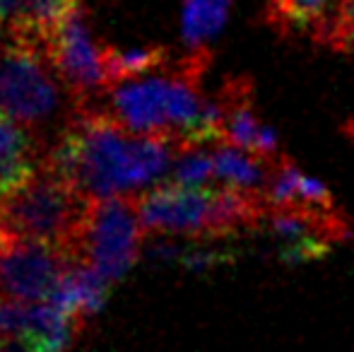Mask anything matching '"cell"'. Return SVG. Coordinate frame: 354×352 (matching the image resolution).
Returning <instances> with one entry per match:
<instances>
[{
	"label": "cell",
	"instance_id": "6da1fadb",
	"mask_svg": "<svg viewBox=\"0 0 354 352\" xmlns=\"http://www.w3.org/2000/svg\"><path fill=\"white\" fill-rule=\"evenodd\" d=\"M178 142L136 136L111 111L80 109L46 152L41 169L84 198L123 196L174 167Z\"/></svg>",
	"mask_w": 354,
	"mask_h": 352
},
{
	"label": "cell",
	"instance_id": "7a4b0ae2",
	"mask_svg": "<svg viewBox=\"0 0 354 352\" xmlns=\"http://www.w3.org/2000/svg\"><path fill=\"white\" fill-rule=\"evenodd\" d=\"M87 201L41 169L22 191L0 198V237L61 246L75 259V237Z\"/></svg>",
	"mask_w": 354,
	"mask_h": 352
},
{
	"label": "cell",
	"instance_id": "3957f363",
	"mask_svg": "<svg viewBox=\"0 0 354 352\" xmlns=\"http://www.w3.org/2000/svg\"><path fill=\"white\" fill-rule=\"evenodd\" d=\"M145 227L136 201L126 196L89 198L75 237V261L116 282L138 261Z\"/></svg>",
	"mask_w": 354,
	"mask_h": 352
},
{
	"label": "cell",
	"instance_id": "277c9868",
	"mask_svg": "<svg viewBox=\"0 0 354 352\" xmlns=\"http://www.w3.org/2000/svg\"><path fill=\"white\" fill-rule=\"evenodd\" d=\"M51 71L41 46L8 39L0 46V113L27 128L46 123L61 104V80Z\"/></svg>",
	"mask_w": 354,
	"mask_h": 352
},
{
	"label": "cell",
	"instance_id": "5b68a950",
	"mask_svg": "<svg viewBox=\"0 0 354 352\" xmlns=\"http://www.w3.org/2000/svg\"><path fill=\"white\" fill-rule=\"evenodd\" d=\"M73 263L77 261L61 246L0 237V299L51 302Z\"/></svg>",
	"mask_w": 354,
	"mask_h": 352
},
{
	"label": "cell",
	"instance_id": "8992f818",
	"mask_svg": "<svg viewBox=\"0 0 354 352\" xmlns=\"http://www.w3.org/2000/svg\"><path fill=\"white\" fill-rule=\"evenodd\" d=\"M46 56L75 102V111L89 109L92 99L106 87L102 68V46H97L89 32L84 15L75 8L61 24L53 39L46 44Z\"/></svg>",
	"mask_w": 354,
	"mask_h": 352
},
{
	"label": "cell",
	"instance_id": "52a82bcc",
	"mask_svg": "<svg viewBox=\"0 0 354 352\" xmlns=\"http://www.w3.org/2000/svg\"><path fill=\"white\" fill-rule=\"evenodd\" d=\"M145 232L214 239V188L159 183L136 198Z\"/></svg>",
	"mask_w": 354,
	"mask_h": 352
},
{
	"label": "cell",
	"instance_id": "ba28073f",
	"mask_svg": "<svg viewBox=\"0 0 354 352\" xmlns=\"http://www.w3.org/2000/svg\"><path fill=\"white\" fill-rule=\"evenodd\" d=\"M282 263L299 266L321 261L340 241L350 239L352 227L345 212L272 210L266 222Z\"/></svg>",
	"mask_w": 354,
	"mask_h": 352
},
{
	"label": "cell",
	"instance_id": "9c48e42d",
	"mask_svg": "<svg viewBox=\"0 0 354 352\" xmlns=\"http://www.w3.org/2000/svg\"><path fill=\"white\" fill-rule=\"evenodd\" d=\"M109 111L136 136L169 138L176 142L169 123V75L136 77L111 87Z\"/></svg>",
	"mask_w": 354,
	"mask_h": 352
},
{
	"label": "cell",
	"instance_id": "30bf717a",
	"mask_svg": "<svg viewBox=\"0 0 354 352\" xmlns=\"http://www.w3.org/2000/svg\"><path fill=\"white\" fill-rule=\"evenodd\" d=\"M10 41L34 44L46 51V44L61 29L77 0H0Z\"/></svg>",
	"mask_w": 354,
	"mask_h": 352
},
{
	"label": "cell",
	"instance_id": "8fae6325",
	"mask_svg": "<svg viewBox=\"0 0 354 352\" xmlns=\"http://www.w3.org/2000/svg\"><path fill=\"white\" fill-rule=\"evenodd\" d=\"M222 106V140L227 145L241 147L256 155L261 133L266 123H261L253 102V82L248 75H234L222 85L217 94Z\"/></svg>",
	"mask_w": 354,
	"mask_h": 352
},
{
	"label": "cell",
	"instance_id": "7c38bea8",
	"mask_svg": "<svg viewBox=\"0 0 354 352\" xmlns=\"http://www.w3.org/2000/svg\"><path fill=\"white\" fill-rule=\"evenodd\" d=\"M342 0H266V19L284 37H308L326 44Z\"/></svg>",
	"mask_w": 354,
	"mask_h": 352
},
{
	"label": "cell",
	"instance_id": "4fadbf2b",
	"mask_svg": "<svg viewBox=\"0 0 354 352\" xmlns=\"http://www.w3.org/2000/svg\"><path fill=\"white\" fill-rule=\"evenodd\" d=\"M41 172L37 142L27 126L0 113V198L22 191Z\"/></svg>",
	"mask_w": 354,
	"mask_h": 352
},
{
	"label": "cell",
	"instance_id": "5bb4252c",
	"mask_svg": "<svg viewBox=\"0 0 354 352\" xmlns=\"http://www.w3.org/2000/svg\"><path fill=\"white\" fill-rule=\"evenodd\" d=\"M106 295L109 282L94 268L84 263H73L71 270L63 275L51 304L58 306L63 314H68L82 326L87 316L97 314L102 309L104 302H106Z\"/></svg>",
	"mask_w": 354,
	"mask_h": 352
},
{
	"label": "cell",
	"instance_id": "9a60e30c",
	"mask_svg": "<svg viewBox=\"0 0 354 352\" xmlns=\"http://www.w3.org/2000/svg\"><path fill=\"white\" fill-rule=\"evenodd\" d=\"M214 160V181L222 188L241 193H261L266 191L268 178H270L272 162L261 160L258 155L241 147H234L222 142L212 150Z\"/></svg>",
	"mask_w": 354,
	"mask_h": 352
},
{
	"label": "cell",
	"instance_id": "2e32d148",
	"mask_svg": "<svg viewBox=\"0 0 354 352\" xmlns=\"http://www.w3.org/2000/svg\"><path fill=\"white\" fill-rule=\"evenodd\" d=\"M77 328V321L63 314L51 302L48 304L37 302V304L27 306V324L22 331V340L29 352H63L71 345Z\"/></svg>",
	"mask_w": 354,
	"mask_h": 352
},
{
	"label": "cell",
	"instance_id": "e0dca14e",
	"mask_svg": "<svg viewBox=\"0 0 354 352\" xmlns=\"http://www.w3.org/2000/svg\"><path fill=\"white\" fill-rule=\"evenodd\" d=\"M232 10V0H186L181 15V39L186 51H210Z\"/></svg>",
	"mask_w": 354,
	"mask_h": 352
},
{
	"label": "cell",
	"instance_id": "ac0fdd59",
	"mask_svg": "<svg viewBox=\"0 0 354 352\" xmlns=\"http://www.w3.org/2000/svg\"><path fill=\"white\" fill-rule=\"evenodd\" d=\"M169 63L167 46H142V48H116L102 46V68L106 87L145 77Z\"/></svg>",
	"mask_w": 354,
	"mask_h": 352
},
{
	"label": "cell",
	"instance_id": "d6986e66",
	"mask_svg": "<svg viewBox=\"0 0 354 352\" xmlns=\"http://www.w3.org/2000/svg\"><path fill=\"white\" fill-rule=\"evenodd\" d=\"M207 145H188L178 147L176 160L171 167V183L186 188H212L214 181V160Z\"/></svg>",
	"mask_w": 354,
	"mask_h": 352
},
{
	"label": "cell",
	"instance_id": "ffe728a7",
	"mask_svg": "<svg viewBox=\"0 0 354 352\" xmlns=\"http://www.w3.org/2000/svg\"><path fill=\"white\" fill-rule=\"evenodd\" d=\"M326 48L337 53H352L354 51V0H342L340 10L335 15L330 32L326 37Z\"/></svg>",
	"mask_w": 354,
	"mask_h": 352
},
{
	"label": "cell",
	"instance_id": "44dd1931",
	"mask_svg": "<svg viewBox=\"0 0 354 352\" xmlns=\"http://www.w3.org/2000/svg\"><path fill=\"white\" fill-rule=\"evenodd\" d=\"M178 261H181L183 268H188V270H210L214 266H222V263H229L232 261V256L227 254V251H219V249H205V246H188V249L181 251V256H178Z\"/></svg>",
	"mask_w": 354,
	"mask_h": 352
},
{
	"label": "cell",
	"instance_id": "7402d4cb",
	"mask_svg": "<svg viewBox=\"0 0 354 352\" xmlns=\"http://www.w3.org/2000/svg\"><path fill=\"white\" fill-rule=\"evenodd\" d=\"M0 352H29L22 338H0Z\"/></svg>",
	"mask_w": 354,
	"mask_h": 352
},
{
	"label": "cell",
	"instance_id": "603a6c76",
	"mask_svg": "<svg viewBox=\"0 0 354 352\" xmlns=\"http://www.w3.org/2000/svg\"><path fill=\"white\" fill-rule=\"evenodd\" d=\"M342 133H345L347 138H352V140H354V118H352V121H347L345 126H342Z\"/></svg>",
	"mask_w": 354,
	"mask_h": 352
},
{
	"label": "cell",
	"instance_id": "cb8c5ba5",
	"mask_svg": "<svg viewBox=\"0 0 354 352\" xmlns=\"http://www.w3.org/2000/svg\"><path fill=\"white\" fill-rule=\"evenodd\" d=\"M3 24H5V19H3V3H0V29H3Z\"/></svg>",
	"mask_w": 354,
	"mask_h": 352
}]
</instances>
